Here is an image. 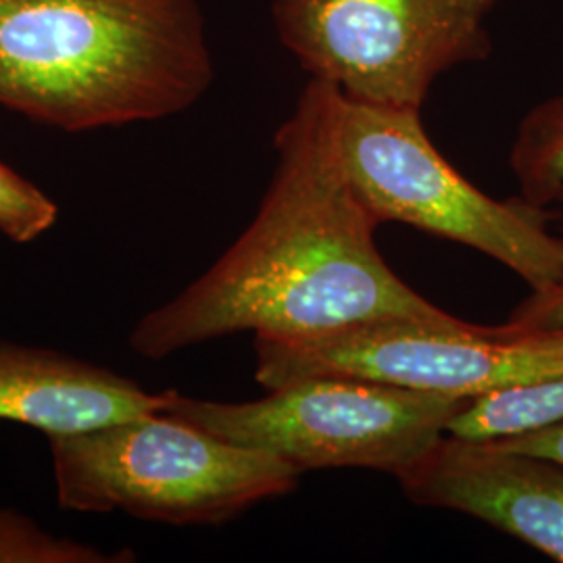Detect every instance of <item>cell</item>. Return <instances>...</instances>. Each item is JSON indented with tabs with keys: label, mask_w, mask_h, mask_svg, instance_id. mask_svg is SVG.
I'll return each instance as SVG.
<instances>
[{
	"label": "cell",
	"mask_w": 563,
	"mask_h": 563,
	"mask_svg": "<svg viewBox=\"0 0 563 563\" xmlns=\"http://www.w3.org/2000/svg\"><path fill=\"white\" fill-rule=\"evenodd\" d=\"M342 95L305 84L274 136L276 167L257 216L202 276L148 311L130 349L163 360L239 332L299 339L380 320H443L376 246L380 222L342 162Z\"/></svg>",
	"instance_id": "cell-1"
},
{
	"label": "cell",
	"mask_w": 563,
	"mask_h": 563,
	"mask_svg": "<svg viewBox=\"0 0 563 563\" xmlns=\"http://www.w3.org/2000/svg\"><path fill=\"white\" fill-rule=\"evenodd\" d=\"M213 78L201 0H0V104L42 125L174 118Z\"/></svg>",
	"instance_id": "cell-2"
},
{
	"label": "cell",
	"mask_w": 563,
	"mask_h": 563,
	"mask_svg": "<svg viewBox=\"0 0 563 563\" xmlns=\"http://www.w3.org/2000/svg\"><path fill=\"white\" fill-rule=\"evenodd\" d=\"M57 501L81 514L207 526L292 493L301 472L165 409L46 437Z\"/></svg>",
	"instance_id": "cell-3"
},
{
	"label": "cell",
	"mask_w": 563,
	"mask_h": 563,
	"mask_svg": "<svg viewBox=\"0 0 563 563\" xmlns=\"http://www.w3.org/2000/svg\"><path fill=\"white\" fill-rule=\"evenodd\" d=\"M342 162L378 222H397L481 251L532 290L563 278V234L547 207L493 199L465 180L432 144L420 109L341 104Z\"/></svg>",
	"instance_id": "cell-4"
},
{
	"label": "cell",
	"mask_w": 563,
	"mask_h": 563,
	"mask_svg": "<svg viewBox=\"0 0 563 563\" xmlns=\"http://www.w3.org/2000/svg\"><path fill=\"white\" fill-rule=\"evenodd\" d=\"M467 399L313 376L276 386L255 401H207L169 388L163 409L232 443L272 453L301 474L363 467L397 478L443 439Z\"/></svg>",
	"instance_id": "cell-5"
},
{
	"label": "cell",
	"mask_w": 563,
	"mask_h": 563,
	"mask_svg": "<svg viewBox=\"0 0 563 563\" xmlns=\"http://www.w3.org/2000/svg\"><path fill=\"white\" fill-rule=\"evenodd\" d=\"M495 0H272L282 46L349 101L420 109L437 80L490 51Z\"/></svg>",
	"instance_id": "cell-6"
},
{
	"label": "cell",
	"mask_w": 563,
	"mask_h": 563,
	"mask_svg": "<svg viewBox=\"0 0 563 563\" xmlns=\"http://www.w3.org/2000/svg\"><path fill=\"white\" fill-rule=\"evenodd\" d=\"M255 378L282 384L341 376L409 390L474 397L563 374V334L518 323L478 325L443 320H380L299 339L255 336Z\"/></svg>",
	"instance_id": "cell-7"
},
{
	"label": "cell",
	"mask_w": 563,
	"mask_h": 563,
	"mask_svg": "<svg viewBox=\"0 0 563 563\" xmlns=\"http://www.w3.org/2000/svg\"><path fill=\"white\" fill-rule=\"evenodd\" d=\"M422 507L460 511L563 563V463L444 434L397 476Z\"/></svg>",
	"instance_id": "cell-8"
},
{
	"label": "cell",
	"mask_w": 563,
	"mask_h": 563,
	"mask_svg": "<svg viewBox=\"0 0 563 563\" xmlns=\"http://www.w3.org/2000/svg\"><path fill=\"white\" fill-rule=\"evenodd\" d=\"M165 407L113 369L67 353L0 341V420L38 428L46 437L120 422Z\"/></svg>",
	"instance_id": "cell-9"
},
{
	"label": "cell",
	"mask_w": 563,
	"mask_h": 563,
	"mask_svg": "<svg viewBox=\"0 0 563 563\" xmlns=\"http://www.w3.org/2000/svg\"><path fill=\"white\" fill-rule=\"evenodd\" d=\"M563 422V374L509 384L470 397L446 434L465 441H505Z\"/></svg>",
	"instance_id": "cell-10"
},
{
	"label": "cell",
	"mask_w": 563,
	"mask_h": 563,
	"mask_svg": "<svg viewBox=\"0 0 563 563\" xmlns=\"http://www.w3.org/2000/svg\"><path fill=\"white\" fill-rule=\"evenodd\" d=\"M520 197L539 207L563 199V95L534 104L523 115L509 151Z\"/></svg>",
	"instance_id": "cell-11"
},
{
	"label": "cell",
	"mask_w": 563,
	"mask_h": 563,
	"mask_svg": "<svg viewBox=\"0 0 563 563\" xmlns=\"http://www.w3.org/2000/svg\"><path fill=\"white\" fill-rule=\"evenodd\" d=\"M134 562L130 549L104 551L95 544L46 532L18 509L0 507V563Z\"/></svg>",
	"instance_id": "cell-12"
},
{
	"label": "cell",
	"mask_w": 563,
	"mask_h": 563,
	"mask_svg": "<svg viewBox=\"0 0 563 563\" xmlns=\"http://www.w3.org/2000/svg\"><path fill=\"white\" fill-rule=\"evenodd\" d=\"M57 218V202L0 162V234L20 244L34 242L55 225Z\"/></svg>",
	"instance_id": "cell-13"
},
{
	"label": "cell",
	"mask_w": 563,
	"mask_h": 563,
	"mask_svg": "<svg viewBox=\"0 0 563 563\" xmlns=\"http://www.w3.org/2000/svg\"><path fill=\"white\" fill-rule=\"evenodd\" d=\"M509 322L528 330L563 334V278L543 290H532V295L516 307Z\"/></svg>",
	"instance_id": "cell-14"
},
{
	"label": "cell",
	"mask_w": 563,
	"mask_h": 563,
	"mask_svg": "<svg viewBox=\"0 0 563 563\" xmlns=\"http://www.w3.org/2000/svg\"><path fill=\"white\" fill-rule=\"evenodd\" d=\"M493 443L509 449V451H520V453H528V455H541V457H549V460H558V462L563 463V422L539 430V432H532V434L505 439V441H493Z\"/></svg>",
	"instance_id": "cell-15"
},
{
	"label": "cell",
	"mask_w": 563,
	"mask_h": 563,
	"mask_svg": "<svg viewBox=\"0 0 563 563\" xmlns=\"http://www.w3.org/2000/svg\"><path fill=\"white\" fill-rule=\"evenodd\" d=\"M562 202H563V199H562ZM562 234H563V222H562Z\"/></svg>",
	"instance_id": "cell-16"
}]
</instances>
